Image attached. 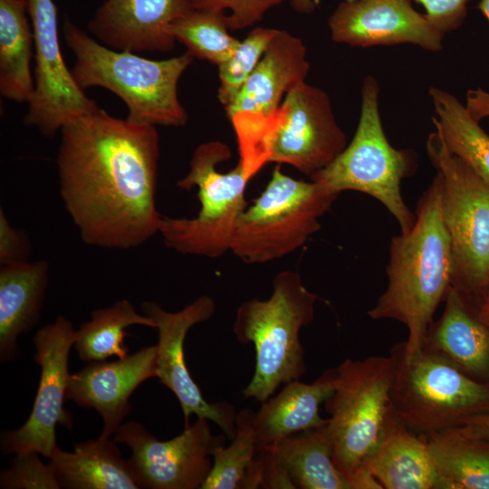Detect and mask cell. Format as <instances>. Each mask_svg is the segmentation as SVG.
Returning <instances> with one entry per match:
<instances>
[{"instance_id":"6da1fadb","label":"cell","mask_w":489,"mask_h":489,"mask_svg":"<svg viewBox=\"0 0 489 489\" xmlns=\"http://www.w3.org/2000/svg\"><path fill=\"white\" fill-rule=\"evenodd\" d=\"M56 158L60 194L83 242L129 249L158 233L156 127L102 109L63 126Z\"/></svg>"},{"instance_id":"7a4b0ae2","label":"cell","mask_w":489,"mask_h":489,"mask_svg":"<svg viewBox=\"0 0 489 489\" xmlns=\"http://www.w3.org/2000/svg\"><path fill=\"white\" fill-rule=\"evenodd\" d=\"M442 180L436 173L418 200L411 229L391 239L388 285L368 315L392 319L408 331L404 353L420 350L433 316L454 278L450 238L442 216Z\"/></svg>"},{"instance_id":"3957f363","label":"cell","mask_w":489,"mask_h":489,"mask_svg":"<svg viewBox=\"0 0 489 489\" xmlns=\"http://www.w3.org/2000/svg\"><path fill=\"white\" fill-rule=\"evenodd\" d=\"M62 32L74 62L72 74L85 91L104 88L126 105L127 120L150 126L183 127L188 116L178 99L181 75L193 62L187 52L182 55L151 60L129 50H114L66 18Z\"/></svg>"},{"instance_id":"277c9868","label":"cell","mask_w":489,"mask_h":489,"mask_svg":"<svg viewBox=\"0 0 489 489\" xmlns=\"http://www.w3.org/2000/svg\"><path fill=\"white\" fill-rule=\"evenodd\" d=\"M318 296L308 290L293 271L278 273L267 300L242 302L233 331L242 344H254V373L242 391L244 398L269 399L282 384L300 379L306 372L299 333L314 318Z\"/></svg>"},{"instance_id":"5b68a950","label":"cell","mask_w":489,"mask_h":489,"mask_svg":"<svg viewBox=\"0 0 489 489\" xmlns=\"http://www.w3.org/2000/svg\"><path fill=\"white\" fill-rule=\"evenodd\" d=\"M394 360L346 359L334 368V392L324 402L335 466L351 489H382L363 468L392 411Z\"/></svg>"},{"instance_id":"8992f818","label":"cell","mask_w":489,"mask_h":489,"mask_svg":"<svg viewBox=\"0 0 489 489\" xmlns=\"http://www.w3.org/2000/svg\"><path fill=\"white\" fill-rule=\"evenodd\" d=\"M427 153L442 180V216L450 238L452 287L478 312L489 287V182L431 132Z\"/></svg>"},{"instance_id":"52a82bcc","label":"cell","mask_w":489,"mask_h":489,"mask_svg":"<svg viewBox=\"0 0 489 489\" xmlns=\"http://www.w3.org/2000/svg\"><path fill=\"white\" fill-rule=\"evenodd\" d=\"M379 84L371 75L361 86L360 115L356 132L345 149L326 168L311 177L329 191L339 195L354 190L379 201L406 233L414 215L400 191L403 178L417 168V156L410 149L393 148L384 132L379 109Z\"/></svg>"},{"instance_id":"ba28073f","label":"cell","mask_w":489,"mask_h":489,"mask_svg":"<svg viewBox=\"0 0 489 489\" xmlns=\"http://www.w3.org/2000/svg\"><path fill=\"white\" fill-rule=\"evenodd\" d=\"M231 158L224 142L211 140L194 150L187 174L177 187L198 189L200 210L192 218L162 216L158 233L169 248L183 254L217 258L231 251L241 215L246 208L245 188L253 177L238 165L223 173L219 163Z\"/></svg>"},{"instance_id":"9c48e42d","label":"cell","mask_w":489,"mask_h":489,"mask_svg":"<svg viewBox=\"0 0 489 489\" xmlns=\"http://www.w3.org/2000/svg\"><path fill=\"white\" fill-rule=\"evenodd\" d=\"M390 355L392 409L413 432L440 431L489 410V384L467 377L443 358L424 349L407 356L403 341Z\"/></svg>"},{"instance_id":"30bf717a","label":"cell","mask_w":489,"mask_h":489,"mask_svg":"<svg viewBox=\"0 0 489 489\" xmlns=\"http://www.w3.org/2000/svg\"><path fill=\"white\" fill-rule=\"evenodd\" d=\"M338 195L318 182L283 174L277 164L264 190L240 216L231 252L246 264H264L296 251L319 231Z\"/></svg>"},{"instance_id":"8fae6325","label":"cell","mask_w":489,"mask_h":489,"mask_svg":"<svg viewBox=\"0 0 489 489\" xmlns=\"http://www.w3.org/2000/svg\"><path fill=\"white\" fill-rule=\"evenodd\" d=\"M74 341L72 323L63 316L57 317L35 333L33 339L36 350L34 360L41 369L37 393L24 424L2 433L0 447L3 454L37 452L51 458L59 448L56 426L72 429V419L63 403L70 376V350Z\"/></svg>"},{"instance_id":"7c38bea8","label":"cell","mask_w":489,"mask_h":489,"mask_svg":"<svg viewBox=\"0 0 489 489\" xmlns=\"http://www.w3.org/2000/svg\"><path fill=\"white\" fill-rule=\"evenodd\" d=\"M34 33V90L24 121L46 138L100 107L75 82L59 44L53 0H27Z\"/></svg>"},{"instance_id":"4fadbf2b","label":"cell","mask_w":489,"mask_h":489,"mask_svg":"<svg viewBox=\"0 0 489 489\" xmlns=\"http://www.w3.org/2000/svg\"><path fill=\"white\" fill-rule=\"evenodd\" d=\"M112 439L131 449L129 461L139 488L146 489L201 488L213 465V449L225 443L223 435H212L204 417L168 441H159L137 421L120 425Z\"/></svg>"},{"instance_id":"5bb4252c","label":"cell","mask_w":489,"mask_h":489,"mask_svg":"<svg viewBox=\"0 0 489 489\" xmlns=\"http://www.w3.org/2000/svg\"><path fill=\"white\" fill-rule=\"evenodd\" d=\"M143 313L151 318L158 332L157 376L169 388L181 406L185 427L194 414L215 422L230 440L235 436V408L228 402L209 403L188 372L184 353L187 331L210 319L216 311L215 300L202 295L178 312H170L153 302L141 304Z\"/></svg>"},{"instance_id":"9a60e30c","label":"cell","mask_w":489,"mask_h":489,"mask_svg":"<svg viewBox=\"0 0 489 489\" xmlns=\"http://www.w3.org/2000/svg\"><path fill=\"white\" fill-rule=\"evenodd\" d=\"M283 119L271 143L270 163L287 164L310 177L347 147L329 95L302 82L285 94Z\"/></svg>"},{"instance_id":"2e32d148","label":"cell","mask_w":489,"mask_h":489,"mask_svg":"<svg viewBox=\"0 0 489 489\" xmlns=\"http://www.w3.org/2000/svg\"><path fill=\"white\" fill-rule=\"evenodd\" d=\"M331 40L354 47L411 43L436 52L444 34L410 0H353L340 3L329 17Z\"/></svg>"},{"instance_id":"e0dca14e","label":"cell","mask_w":489,"mask_h":489,"mask_svg":"<svg viewBox=\"0 0 489 489\" xmlns=\"http://www.w3.org/2000/svg\"><path fill=\"white\" fill-rule=\"evenodd\" d=\"M157 345L115 360L88 362L70 374L66 399L94 408L103 422L101 437L109 438L131 410L129 398L145 380L157 376Z\"/></svg>"},{"instance_id":"ac0fdd59","label":"cell","mask_w":489,"mask_h":489,"mask_svg":"<svg viewBox=\"0 0 489 489\" xmlns=\"http://www.w3.org/2000/svg\"><path fill=\"white\" fill-rule=\"evenodd\" d=\"M191 10L187 0H105L87 28L92 37L114 50L166 53L177 42L170 25Z\"/></svg>"},{"instance_id":"d6986e66","label":"cell","mask_w":489,"mask_h":489,"mask_svg":"<svg viewBox=\"0 0 489 489\" xmlns=\"http://www.w3.org/2000/svg\"><path fill=\"white\" fill-rule=\"evenodd\" d=\"M363 468L385 489H442L423 436L410 430L393 409Z\"/></svg>"},{"instance_id":"ffe728a7","label":"cell","mask_w":489,"mask_h":489,"mask_svg":"<svg viewBox=\"0 0 489 489\" xmlns=\"http://www.w3.org/2000/svg\"><path fill=\"white\" fill-rule=\"evenodd\" d=\"M444 302L443 314L429 326L422 349L467 377L489 384V327L453 287Z\"/></svg>"},{"instance_id":"44dd1931","label":"cell","mask_w":489,"mask_h":489,"mask_svg":"<svg viewBox=\"0 0 489 489\" xmlns=\"http://www.w3.org/2000/svg\"><path fill=\"white\" fill-rule=\"evenodd\" d=\"M302 39L279 30L243 88L227 106V116L237 112L270 115L283 94L305 82L310 70Z\"/></svg>"},{"instance_id":"7402d4cb","label":"cell","mask_w":489,"mask_h":489,"mask_svg":"<svg viewBox=\"0 0 489 489\" xmlns=\"http://www.w3.org/2000/svg\"><path fill=\"white\" fill-rule=\"evenodd\" d=\"M334 369L325 370L311 384L292 380L254 414L256 450L274 447L284 438L328 423L320 406L334 392Z\"/></svg>"},{"instance_id":"603a6c76","label":"cell","mask_w":489,"mask_h":489,"mask_svg":"<svg viewBox=\"0 0 489 489\" xmlns=\"http://www.w3.org/2000/svg\"><path fill=\"white\" fill-rule=\"evenodd\" d=\"M50 266L46 261L1 264L0 268V361L20 355L18 338L40 321Z\"/></svg>"},{"instance_id":"cb8c5ba5","label":"cell","mask_w":489,"mask_h":489,"mask_svg":"<svg viewBox=\"0 0 489 489\" xmlns=\"http://www.w3.org/2000/svg\"><path fill=\"white\" fill-rule=\"evenodd\" d=\"M61 488L138 489L130 463L113 439L99 437L75 443L72 452L58 448L50 458Z\"/></svg>"},{"instance_id":"d4e9b609","label":"cell","mask_w":489,"mask_h":489,"mask_svg":"<svg viewBox=\"0 0 489 489\" xmlns=\"http://www.w3.org/2000/svg\"><path fill=\"white\" fill-rule=\"evenodd\" d=\"M421 435L442 489H489V440L463 425Z\"/></svg>"},{"instance_id":"484cf974","label":"cell","mask_w":489,"mask_h":489,"mask_svg":"<svg viewBox=\"0 0 489 489\" xmlns=\"http://www.w3.org/2000/svg\"><path fill=\"white\" fill-rule=\"evenodd\" d=\"M34 33L27 0H0V93L29 102L34 90L31 71Z\"/></svg>"},{"instance_id":"4316f807","label":"cell","mask_w":489,"mask_h":489,"mask_svg":"<svg viewBox=\"0 0 489 489\" xmlns=\"http://www.w3.org/2000/svg\"><path fill=\"white\" fill-rule=\"evenodd\" d=\"M272 449L297 488L351 489L333 463L327 424L293 434Z\"/></svg>"},{"instance_id":"83f0119b","label":"cell","mask_w":489,"mask_h":489,"mask_svg":"<svg viewBox=\"0 0 489 489\" xmlns=\"http://www.w3.org/2000/svg\"><path fill=\"white\" fill-rule=\"evenodd\" d=\"M428 95L436 114L435 130L446 149L489 182V135L450 92L433 86Z\"/></svg>"},{"instance_id":"f1b7e54d","label":"cell","mask_w":489,"mask_h":489,"mask_svg":"<svg viewBox=\"0 0 489 489\" xmlns=\"http://www.w3.org/2000/svg\"><path fill=\"white\" fill-rule=\"evenodd\" d=\"M134 325L156 328L154 321L137 312L127 299L117 302L105 309L91 312V320L75 331L74 350L84 362L119 359L128 356L124 343L126 329Z\"/></svg>"},{"instance_id":"f546056e","label":"cell","mask_w":489,"mask_h":489,"mask_svg":"<svg viewBox=\"0 0 489 489\" xmlns=\"http://www.w3.org/2000/svg\"><path fill=\"white\" fill-rule=\"evenodd\" d=\"M176 41L195 58L220 65L235 52L240 40L229 34L225 14L192 9L169 28Z\"/></svg>"},{"instance_id":"4dcf8cb0","label":"cell","mask_w":489,"mask_h":489,"mask_svg":"<svg viewBox=\"0 0 489 489\" xmlns=\"http://www.w3.org/2000/svg\"><path fill=\"white\" fill-rule=\"evenodd\" d=\"M254 414L250 408L236 413L235 436L227 447L223 443L213 449V465L201 489H240L256 453Z\"/></svg>"},{"instance_id":"1f68e13d","label":"cell","mask_w":489,"mask_h":489,"mask_svg":"<svg viewBox=\"0 0 489 489\" xmlns=\"http://www.w3.org/2000/svg\"><path fill=\"white\" fill-rule=\"evenodd\" d=\"M278 31L266 27L254 28L240 41L232 55L218 65L220 85L217 95L225 108L235 99Z\"/></svg>"},{"instance_id":"d6a6232c","label":"cell","mask_w":489,"mask_h":489,"mask_svg":"<svg viewBox=\"0 0 489 489\" xmlns=\"http://www.w3.org/2000/svg\"><path fill=\"white\" fill-rule=\"evenodd\" d=\"M37 452L15 455L9 468L0 473L2 489H60L50 462L44 464Z\"/></svg>"},{"instance_id":"836d02e7","label":"cell","mask_w":489,"mask_h":489,"mask_svg":"<svg viewBox=\"0 0 489 489\" xmlns=\"http://www.w3.org/2000/svg\"><path fill=\"white\" fill-rule=\"evenodd\" d=\"M285 0H187L194 10L225 14L229 31L251 27Z\"/></svg>"},{"instance_id":"e575fe53","label":"cell","mask_w":489,"mask_h":489,"mask_svg":"<svg viewBox=\"0 0 489 489\" xmlns=\"http://www.w3.org/2000/svg\"><path fill=\"white\" fill-rule=\"evenodd\" d=\"M426 10L425 16L439 33H450L459 28L467 14L470 0H414Z\"/></svg>"},{"instance_id":"d590c367","label":"cell","mask_w":489,"mask_h":489,"mask_svg":"<svg viewBox=\"0 0 489 489\" xmlns=\"http://www.w3.org/2000/svg\"><path fill=\"white\" fill-rule=\"evenodd\" d=\"M30 241L24 230L14 227L0 208V264H7L28 261Z\"/></svg>"},{"instance_id":"8d00e7d4","label":"cell","mask_w":489,"mask_h":489,"mask_svg":"<svg viewBox=\"0 0 489 489\" xmlns=\"http://www.w3.org/2000/svg\"><path fill=\"white\" fill-rule=\"evenodd\" d=\"M255 458L259 469V488H297L272 448L256 450Z\"/></svg>"},{"instance_id":"74e56055","label":"cell","mask_w":489,"mask_h":489,"mask_svg":"<svg viewBox=\"0 0 489 489\" xmlns=\"http://www.w3.org/2000/svg\"><path fill=\"white\" fill-rule=\"evenodd\" d=\"M465 107L477 121L489 117V92L481 88L469 90L466 93Z\"/></svg>"},{"instance_id":"f35d334b","label":"cell","mask_w":489,"mask_h":489,"mask_svg":"<svg viewBox=\"0 0 489 489\" xmlns=\"http://www.w3.org/2000/svg\"><path fill=\"white\" fill-rule=\"evenodd\" d=\"M461 425L473 434L489 440V410L468 417Z\"/></svg>"},{"instance_id":"ab89813d","label":"cell","mask_w":489,"mask_h":489,"mask_svg":"<svg viewBox=\"0 0 489 489\" xmlns=\"http://www.w3.org/2000/svg\"><path fill=\"white\" fill-rule=\"evenodd\" d=\"M353 1V0H347ZM291 7L297 13L308 14L318 6L316 0H289Z\"/></svg>"},{"instance_id":"60d3db41","label":"cell","mask_w":489,"mask_h":489,"mask_svg":"<svg viewBox=\"0 0 489 489\" xmlns=\"http://www.w3.org/2000/svg\"><path fill=\"white\" fill-rule=\"evenodd\" d=\"M479 319L489 327V302H484L478 312Z\"/></svg>"},{"instance_id":"b9f144b4","label":"cell","mask_w":489,"mask_h":489,"mask_svg":"<svg viewBox=\"0 0 489 489\" xmlns=\"http://www.w3.org/2000/svg\"><path fill=\"white\" fill-rule=\"evenodd\" d=\"M477 7L489 21V0H480Z\"/></svg>"},{"instance_id":"7bdbcfd3","label":"cell","mask_w":489,"mask_h":489,"mask_svg":"<svg viewBox=\"0 0 489 489\" xmlns=\"http://www.w3.org/2000/svg\"><path fill=\"white\" fill-rule=\"evenodd\" d=\"M484 302H489V287H488V290H487V292H486L485 299H484Z\"/></svg>"}]
</instances>
